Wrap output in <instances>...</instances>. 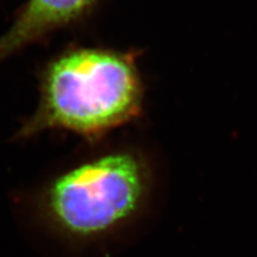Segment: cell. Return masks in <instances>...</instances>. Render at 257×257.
Here are the masks:
<instances>
[{"mask_svg":"<svg viewBox=\"0 0 257 257\" xmlns=\"http://www.w3.org/2000/svg\"><path fill=\"white\" fill-rule=\"evenodd\" d=\"M140 101V81L126 56L99 48H68L42 68L37 110L15 138L28 140L47 130L94 138L133 118Z\"/></svg>","mask_w":257,"mask_h":257,"instance_id":"obj_1","label":"cell"},{"mask_svg":"<svg viewBox=\"0 0 257 257\" xmlns=\"http://www.w3.org/2000/svg\"><path fill=\"white\" fill-rule=\"evenodd\" d=\"M98 0H27L0 36V62L53 32L76 25Z\"/></svg>","mask_w":257,"mask_h":257,"instance_id":"obj_3","label":"cell"},{"mask_svg":"<svg viewBox=\"0 0 257 257\" xmlns=\"http://www.w3.org/2000/svg\"><path fill=\"white\" fill-rule=\"evenodd\" d=\"M146 194V179L130 154L82 161L54 178L43 207L61 230L76 237L110 232L134 217Z\"/></svg>","mask_w":257,"mask_h":257,"instance_id":"obj_2","label":"cell"}]
</instances>
